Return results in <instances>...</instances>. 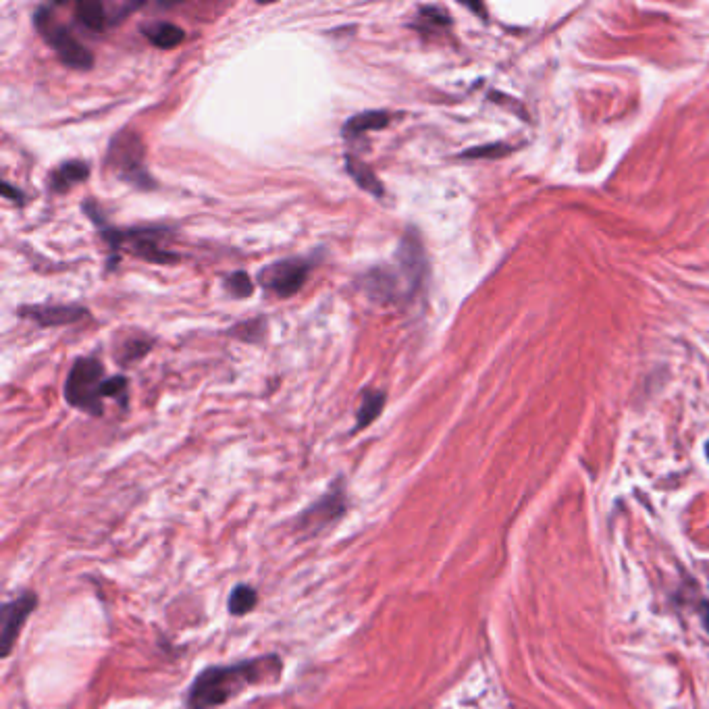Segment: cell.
<instances>
[{"label":"cell","mask_w":709,"mask_h":709,"mask_svg":"<svg viewBox=\"0 0 709 709\" xmlns=\"http://www.w3.org/2000/svg\"><path fill=\"white\" fill-rule=\"evenodd\" d=\"M38 608V595L34 591H23L19 597L5 601L3 608H0V645H3V658L7 660L21 630L28 622V618L36 612Z\"/></svg>","instance_id":"9"},{"label":"cell","mask_w":709,"mask_h":709,"mask_svg":"<svg viewBox=\"0 0 709 709\" xmlns=\"http://www.w3.org/2000/svg\"><path fill=\"white\" fill-rule=\"evenodd\" d=\"M398 267L400 271L398 277L400 281H404L406 287V298H412L420 287H423L425 279H427V254L423 248V242H420L418 231L410 229L398 248Z\"/></svg>","instance_id":"8"},{"label":"cell","mask_w":709,"mask_h":709,"mask_svg":"<svg viewBox=\"0 0 709 709\" xmlns=\"http://www.w3.org/2000/svg\"><path fill=\"white\" fill-rule=\"evenodd\" d=\"M389 125V113L385 111H369V113H362V115H356L354 119H350L344 127V134L350 138L354 136H360V134H366V131H375V129H383Z\"/></svg>","instance_id":"16"},{"label":"cell","mask_w":709,"mask_h":709,"mask_svg":"<svg viewBox=\"0 0 709 709\" xmlns=\"http://www.w3.org/2000/svg\"><path fill=\"white\" fill-rule=\"evenodd\" d=\"M346 171L364 192L373 194L375 198H383L385 196L383 183L377 179L375 171L369 165H364L362 161H358L356 156H346Z\"/></svg>","instance_id":"12"},{"label":"cell","mask_w":709,"mask_h":709,"mask_svg":"<svg viewBox=\"0 0 709 709\" xmlns=\"http://www.w3.org/2000/svg\"><path fill=\"white\" fill-rule=\"evenodd\" d=\"M86 310L82 306H59V304H42L21 308V317L36 321L42 327H59L69 325L86 317Z\"/></svg>","instance_id":"10"},{"label":"cell","mask_w":709,"mask_h":709,"mask_svg":"<svg viewBox=\"0 0 709 709\" xmlns=\"http://www.w3.org/2000/svg\"><path fill=\"white\" fill-rule=\"evenodd\" d=\"M75 17L80 21L84 28L92 30V32H102L109 28L111 15L107 13V7L102 3H94V0H84V3L75 5Z\"/></svg>","instance_id":"13"},{"label":"cell","mask_w":709,"mask_h":709,"mask_svg":"<svg viewBox=\"0 0 709 709\" xmlns=\"http://www.w3.org/2000/svg\"><path fill=\"white\" fill-rule=\"evenodd\" d=\"M699 614H701V622L705 626V630L709 633V601H701V608H699Z\"/></svg>","instance_id":"22"},{"label":"cell","mask_w":709,"mask_h":709,"mask_svg":"<svg viewBox=\"0 0 709 709\" xmlns=\"http://www.w3.org/2000/svg\"><path fill=\"white\" fill-rule=\"evenodd\" d=\"M705 454H707V460H709V441H707V445H705Z\"/></svg>","instance_id":"24"},{"label":"cell","mask_w":709,"mask_h":709,"mask_svg":"<svg viewBox=\"0 0 709 709\" xmlns=\"http://www.w3.org/2000/svg\"><path fill=\"white\" fill-rule=\"evenodd\" d=\"M420 19L427 21L429 25H433V28H448V25L452 23L450 15L441 11L439 7H425V9H420Z\"/></svg>","instance_id":"20"},{"label":"cell","mask_w":709,"mask_h":709,"mask_svg":"<svg viewBox=\"0 0 709 709\" xmlns=\"http://www.w3.org/2000/svg\"><path fill=\"white\" fill-rule=\"evenodd\" d=\"M34 25L46 44L55 48L59 59L73 69H90L94 65L92 52L77 40L65 25H61L50 9H40L34 15Z\"/></svg>","instance_id":"3"},{"label":"cell","mask_w":709,"mask_h":709,"mask_svg":"<svg viewBox=\"0 0 709 709\" xmlns=\"http://www.w3.org/2000/svg\"><path fill=\"white\" fill-rule=\"evenodd\" d=\"M109 163L115 167L119 177L134 183L140 188H150L152 179L144 169V146L138 134H131V131H123L119 134L109 150Z\"/></svg>","instance_id":"5"},{"label":"cell","mask_w":709,"mask_h":709,"mask_svg":"<svg viewBox=\"0 0 709 709\" xmlns=\"http://www.w3.org/2000/svg\"><path fill=\"white\" fill-rule=\"evenodd\" d=\"M104 366L96 358H80L67 377L65 398L73 408L86 410L94 416L102 414V383Z\"/></svg>","instance_id":"2"},{"label":"cell","mask_w":709,"mask_h":709,"mask_svg":"<svg viewBox=\"0 0 709 709\" xmlns=\"http://www.w3.org/2000/svg\"><path fill=\"white\" fill-rule=\"evenodd\" d=\"M3 194H5V196H11V198H23V196H21V192L11 190L9 183H5V186H3Z\"/></svg>","instance_id":"23"},{"label":"cell","mask_w":709,"mask_h":709,"mask_svg":"<svg viewBox=\"0 0 709 709\" xmlns=\"http://www.w3.org/2000/svg\"><path fill=\"white\" fill-rule=\"evenodd\" d=\"M383 406H385V393H381V391H366L362 402H360L358 414H356L354 433L360 431V429L371 427L377 420V416L381 414Z\"/></svg>","instance_id":"14"},{"label":"cell","mask_w":709,"mask_h":709,"mask_svg":"<svg viewBox=\"0 0 709 709\" xmlns=\"http://www.w3.org/2000/svg\"><path fill=\"white\" fill-rule=\"evenodd\" d=\"M262 333H265V321L262 319H254V321L242 323L240 327L231 329V335L240 337L244 341H258L262 337Z\"/></svg>","instance_id":"19"},{"label":"cell","mask_w":709,"mask_h":709,"mask_svg":"<svg viewBox=\"0 0 709 709\" xmlns=\"http://www.w3.org/2000/svg\"><path fill=\"white\" fill-rule=\"evenodd\" d=\"M258 606V593L250 585H235L229 593L227 608L231 616H246Z\"/></svg>","instance_id":"17"},{"label":"cell","mask_w":709,"mask_h":709,"mask_svg":"<svg viewBox=\"0 0 709 709\" xmlns=\"http://www.w3.org/2000/svg\"><path fill=\"white\" fill-rule=\"evenodd\" d=\"M312 262L304 258H287L269 265L258 273V281L265 290L273 292L279 298H290L302 290L308 279Z\"/></svg>","instance_id":"7"},{"label":"cell","mask_w":709,"mask_h":709,"mask_svg":"<svg viewBox=\"0 0 709 709\" xmlns=\"http://www.w3.org/2000/svg\"><path fill=\"white\" fill-rule=\"evenodd\" d=\"M88 175H90V167L82 161L63 163L50 175V190L52 192H67L69 188L75 186V183H82L84 179H88Z\"/></svg>","instance_id":"11"},{"label":"cell","mask_w":709,"mask_h":709,"mask_svg":"<svg viewBox=\"0 0 709 709\" xmlns=\"http://www.w3.org/2000/svg\"><path fill=\"white\" fill-rule=\"evenodd\" d=\"M127 389V379L125 377H113L102 383V398H125Z\"/></svg>","instance_id":"21"},{"label":"cell","mask_w":709,"mask_h":709,"mask_svg":"<svg viewBox=\"0 0 709 709\" xmlns=\"http://www.w3.org/2000/svg\"><path fill=\"white\" fill-rule=\"evenodd\" d=\"M348 512V493L344 481H335L331 489L319 497L317 502L310 504L298 518L296 527L308 535H319L339 518H344Z\"/></svg>","instance_id":"4"},{"label":"cell","mask_w":709,"mask_h":709,"mask_svg":"<svg viewBox=\"0 0 709 709\" xmlns=\"http://www.w3.org/2000/svg\"><path fill=\"white\" fill-rule=\"evenodd\" d=\"M283 676V660L275 653L258 655L235 664L210 666L198 672L186 693L188 709H215L240 697L252 687L277 685Z\"/></svg>","instance_id":"1"},{"label":"cell","mask_w":709,"mask_h":709,"mask_svg":"<svg viewBox=\"0 0 709 709\" xmlns=\"http://www.w3.org/2000/svg\"><path fill=\"white\" fill-rule=\"evenodd\" d=\"M146 36H148V40H150L154 46H159V48H175L177 44L183 42V38H186V32H183V30L179 28V25H175V23L159 21V23L150 25V28L146 30Z\"/></svg>","instance_id":"15"},{"label":"cell","mask_w":709,"mask_h":709,"mask_svg":"<svg viewBox=\"0 0 709 709\" xmlns=\"http://www.w3.org/2000/svg\"><path fill=\"white\" fill-rule=\"evenodd\" d=\"M102 225V235L104 240L111 244L113 250L127 248L129 252H134L136 256L150 260V262H173L177 256L169 254L163 250L161 240L165 238L163 229H136V231H113L109 227Z\"/></svg>","instance_id":"6"},{"label":"cell","mask_w":709,"mask_h":709,"mask_svg":"<svg viewBox=\"0 0 709 709\" xmlns=\"http://www.w3.org/2000/svg\"><path fill=\"white\" fill-rule=\"evenodd\" d=\"M225 287H227V292H229L233 298H248V296H252V292H254V285H252L248 273H244V271H238V273L229 275Z\"/></svg>","instance_id":"18"}]
</instances>
